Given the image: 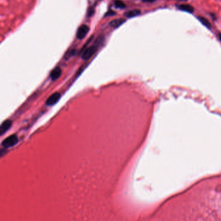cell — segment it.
<instances>
[{"label": "cell", "mask_w": 221, "mask_h": 221, "mask_svg": "<svg viewBox=\"0 0 221 221\" xmlns=\"http://www.w3.org/2000/svg\"><path fill=\"white\" fill-rule=\"evenodd\" d=\"M219 40L221 41V33H219Z\"/></svg>", "instance_id": "16"}, {"label": "cell", "mask_w": 221, "mask_h": 221, "mask_svg": "<svg viewBox=\"0 0 221 221\" xmlns=\"http://www.w3.org/2000/svg\"><path fill=\"white\" fill-rule=\"evenodd\" d=\"M141 10L139 9H134V10H129V11L125 12V16L126 17H127L129 18H134L136 16H138L141 14Z\"/></svg>", "instance_id": "9"}, {"label": "cell", "mask_w": 221, "mask_h": 221, "mask_svg": "<svg viewBox=\"0 0 221 221\" xmlns=\"http://www.w3.org/2000/svg\"><path fill=\"white\" fill-rule=\"evenodd\" d=\"M89 27L86 25H82L80 26L77 32V38L79 40L85 38L89 32Z\"/></svg>", "instance_id": "3"}, {"label": "cell", "mask_w": 221, "mask_h": 221, "mask_svg": "<svg viewBox=\"0 0 221 221\" xmlns=\"http://www.w3.org/2000/svg\"><path fill=\"white\" fill-rule=\"evenodd\" d=\"M93 14H94V9H93V7L89 8V9L88 10V16L90 17V16H92V15H93Z\"/></svg>", "instance_id": "12"}, {"label": "cell", "mask_w": 221, "mask_h": 221, "mask_svg": "<svg viewBox=\"0 0 221 221\" xmlns=\"http://www.w3.org/2000/svg\"><path fill=\"white\" fill-rule=\"evenodd\" d=\"M156 1V0H142V2H143L145 3H152Z\"/></svg>", "instance_id": "15"}, {"label": "cell", "mask_w": 221, "mask_h": 221, "mask_svg": "<svg viewBox=\"0 0 221 221\" xmlns=\"http://www.w3.org/2000/svg\"><path fill=\"white\" fill-rule=\"evenodd\" d=\"M60 98V94L58 92H56L55 93H53L51 95L48 99L46 101V104L47 106H53L56 103L58 102V101L59 100V99Z\"/></svg>", "instance_id": "4"}, {"label": "cell", "mask_w": 221, "mask_h": 221, "mask_svg": "<svg viewBox=\"0 0 221 221\" xmlns=\"http://www.w3.org/2000/svg\"><path fill=\"white\" fill-rule=\"evenodd\" d=\"M210 16H211V17L212 18V19H213V20H216V19H217L216 14H213V13H210Z\"/></svg>", "instance_id": "14"}, {"label": "cell", "mask_w": 221, "mask_h": 221, "mask_svg": "<svg viewBox=\"0 0 221 221\" xmlns=\"http://www.w3.org/2000/svg\"><path fill=\"white\" fill-rule=\"evenodd\" d=\"M178 1H182V2H187L188 0H178Z\"/></svg>", "instance_id": "17"}, {"label": "cell", "mask_w": 221, "mask_h": 221, "mask_svg": "<svg viewBox=\"0 0 221 221\" xmlns=\"http://www.w3.org/2000/svg\"><path fill=\"white\" fill-rule=\"evenodd\" d=\"M197 19H198L199 22L204 26V27H206L208 29H212V23L206 18L201 16H200L197 17Z\"/></svg>", "instance_id": "8"}, {"label": "cell", "mask_w": 221, "mask_h": 221, "mask_svg": "<svg viewBox=\"0 0 221 221\" xmlns=\"http://www.w3.org/2000/svg\"><path fill=\"white\" fill-rule=\"evenodd\" d=\"M125 22V19H114V20L112 21V22H110L109 25L114 28H118L119 27V26L121 25L123 23H124Z\"/></svg>", "instance_id": "10"}, {"label": "cell", "mask_w": 221, "mask_h": 221, "mask_svg": "<svg viewBox=\"0 0 221 221\" xmlns=\"http://www.w3.org/2000/svg\"><path fill=\"white\" fill-rule=\"evenodd\" d=\"M61 74H62V70L59 67H55L50 74V77L51 78V80H57V79L61 76Z\"/></svg>", "instance_id": "7"}, {"label": "cell", "mask_w": 221, "mask_h": 221, "mask_svg": "<svg viewBox=\"0 0 221 221\" xmlns=\"http://www.w3.org/2000/svg\"><path fill=\"white\" fill-rule=\"evenodd\" d=\"M102 41L103 39L101 38V37L98 38L96 40V41H95V44L89 47L88 48L84 50V51L82 52V55H81L82 58L83 60H88L90 58L97 52L98 47Z\"/></svg>", "instance_id": "1"}, {"label": "cell", "mask_w": 221, "mask_h": 221, "mask_svg": "<svg viewBox=\"0 0 221 221\" xmlns=\"http://www.w3.org/2000/svg\"><path fill=\"white\" fill-rule=\"evenodd\" d=\"M177 8L178 10H181V11L186 12L190 13V14H193L194 11V9L192 5H189V4H186V3H183L181 5H179L177 6Z\"/></svg>", "instance_id": "5"}, {"label": "cell", "mask_w": 221, "mask_h": 221, "mask_svg": "<svg viewBox=\"0 0 221 221\" xmlns=\"http://www.w3.org/2000/svg\"><path fill=\"white\" fill-rule=\"evenodd\" d=\"M114 5L115 7L118 9H125L126 7L125 3L121 0H115L114 2Z\"/></svg>", "instance_id": "11"}, {"label": "cell", "mask_w": 221, "mask_h": 221, "mask_svg": "<svg viewBox=\"0 0 221 221\" xmlns=\"http://www.w3.org/2000/svg\"><path fill=\"white\" fill-rule=\"evenodd\" d=\"M11 125H12L11 121L6 120L3 122L1 125V128H0V133H1V135H3L5 133H6L10 128V127H11Z\"/></svg>", "instance_id": "6"}, {"label": "cell", "mask_w": 221, "mask_h": 221, "mask_svg": "<svg viewBox=\"0 0 221 221\" xmlns=\"http://www.w3.org/2000/svg\"><path fill=\"white\" fill-rule=\"evenodd\" d=\"M115 14V12H114V11H112V10H110V11L109 12H108L107 13V16H113V15H114Z\"/></svg>", "instance_id": "13"}, {"label": "cell", "mask_w": 221, "mask_h": 221, "mask_svg": "<svg viewBox=\"0 0 221 221\" xmlns=\"http://www.w3.org/2000/svg\"><path fill=\"white\" fill-rule=\"evenodd\" d=\"M18 142V136L16 135H12L9 136V137L5 139L2 142V146L5 147H13Z\"/></svg>", "instance_id": "2"}]
</instances>
